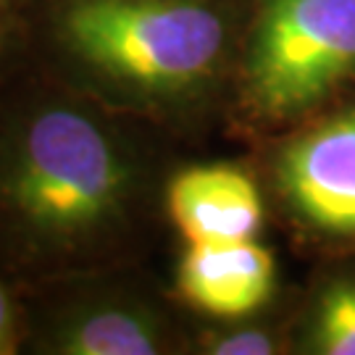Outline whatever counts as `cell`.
<instances>
[{
    "instance_id": "obj_1",
    "label": "cell",
    "mask_w": 355,
    "mask_h": 355,
    "mask_svg": "<svg viewBox=\"0 0 355 355\" xmlns=\"http://www.w3.org/2000/svg\"><path fill=\"white\" fill-rule=\"evenodd\" d=\"M127 119L29 61L0 87V274L16 290L127 253L150 187Z\"/></svg>"
},
{
    "instance_id": "obj_2",
    "label": "cell",
    "mask_w": 355,
    "mask_h": 355,
    "mask_svg": "<svg viewBox=\"0 0 355 355\" xmlns=\"http://www.w3.org/2000/svg\"><path fill=\"white\" fill-rule=\"evenodd\" d=\"M19 13L29 64L140 119L205 105L234 48L224 0H26Z\"/></svg>"
},
{
    "instance_id": "obj_3",
    "label": "cell",
    "mask_w": 355,
    "mask_h": 355,
    "mask_svg": "<svg viewBox=\"0 0 355 355\" xmlns=\"http://www.w3.org/2000/svg\"><path fill=\"white\" fill-rule=\"evenodd\" d=\"M19 297L21 355H158L179 345L166 308L119 263L26 284Z\"/></svg>"
},
{
    "instance_id": "obj_4",
    "label": "cell",
    "mask_w": 355,
    "mask_h": 355,
    "mask_svg": "<svg viewBox=\"0 0 355 355\" xmlns=\"http://www.w3.org/2000/svg\"><path fill=\"white\" fill-rule=\"evenodd\" d=\"M355 74V0H263L240 64L242 101L287 116Z\"/></svg>"
},
{
    "instance_id": "obj_5",
    "label": "cell",
    "mask_w": 355,
    "mask_h": 355,
    "mask_svg": "<svg viewBox=\"0 0 355 355\" xmlns=\"http://www.w3.org/2000/svg\"><path fill=\"white\" fill-rule=\"evenodd\" d=\"M277 174L284 195L313 227L355 234V111L292 142Z\"/></svg>"
},
{
    "instance_id": "obj_6",
    "label": "cell",
    "mask_w": 355,
    "mask_h": 355,
    "mask_svg": "<svg viewBox=\"0 0 355 355\" xmlns=\"http://www.w3.org/2000/svg\"><path fill=\"white\" fill-rule=\"evenodd\" d=\"M164 211L187 245L253 240L263 218L255 182L227 164L177 168L166 179Z\"/></svg>"
},
{
    "instance_id": "obj_7",
    "label": "cell",
    "mask_w": 355,
    "mask_h": 355,
    "mask_svg": "<svg viewBox=\"0 0 355 355\" xmlns=\"http://www.w3.org/2000/svg\"><path fill=\"white\" fill-rule=\"evenodd\" d=\"M274 290V258L253 240L190 242L177 266V295L214 318H242Z\"/></svg>"
},
{
    "instance_id": "obj_8",
    "label": "cell",
    "mask_w": 355,
    "mask_h": 355,
    "mask_svg": "<svg viewBox=\"0 0 355 355\" xmlns=\"http://www.w3.org/2000/svg\"><path fill=\"white\" fill-rule=\"evenodd\" d=\"M311 350L321 355H355V282L331 284L321 295Z\"/></svg>"
},
{
    "instance_id": "obj_9",
    "label": "cell",
    "mask_w": 355,
    "mask_h": 355,
    "mask_svg": "<svg viewBox=\"0 0 355 355\" xmlns=\"http://www.w3.org/2000/svg\"><path fill=\"white\" fill-rule=\"evenodd\" d=\"M200 353L208 355H271L277 353V340L258 327H221L203 334Z\"/></svg>"
},
{
    "instance_id": "obj_10",
    "label": "cell",
    "mask_w": 355,
    "mask_h": 355,
    "mask_svg": "<svg viewBox=\"0 0 355 355\" xmlns=\"http://www.w3.org/2000/svg\"><path fill=\"white\" fill-rule=\"evenodd\" d=\"M26 40L21 13L8 0H0V87L26 64Z\"/></svg>"
},
{
    "instance_id": "obj_11",
    "label": "cell",
    "mask_w": 355,
    "mask_h": 355,
    "mask_svg": "<svg viewBox=\"0 0 355 355\" xmlns=\"http://www.w3.org/2000/svg\"><path fill=\"white\" fill-rule=\"evenodd\" d=\"M21 340H24L21 297L19 290L0 274V355H21Z\"/></svg>"
},
{
    "instance_id": "obj_12",
    "label": "cell",
    "mask_w": 355,
    "mask_h": 355,
    "mask_svg": "<svg viewBox=\"0 0 355 355\" xmlns=\"http://www.w3.org/2000/svg\"><path fill=\"white\" fill-rule=\"evenodd\" d=\"M8 3H11V6H16V8H21L26 0H8Z\"/></svg>"
}]
</instances>
